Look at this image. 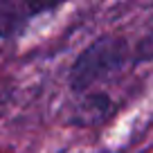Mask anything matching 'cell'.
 Listing matches in <instances>:
<instances>
[{"instance_id": "1", "label": "cell", "mask_w": 153, "mask_h": 153, "mask_svg": "<svg viewBox=\"0 0 153 153\" xmlns=\"http://www.w3.org/2000/svg\"><path fill=\"white\" fill-rule=\"evenodd\" d=\"M128 65H133L131 43L124 36L106 34V36L95 38L76 56L68 74V83L74 92L83 95V92L95 90L99 83L110 81Z\"/></svg>"}, {"instance_id": "2", "label": "cell", "mask_w": 153, "mask_h": 153, "mask_svg": "<svg viewBox=\"0 0 153 153\" xmlns=\"http://www.w3.org/2000/svg\"><path fill=\"white\" fill-rule=\"evenodd\" d=\"M68 0H0V38L11 41L43 14L56 11Z\"/></svg>"}, {"instance_id": "3", "label": "cell", "mask_w": 153, "mask_h": 153, "mask_svg": "<svg viewBox=\"0 0 153 153\" xmlns=\"http://www.w3.org/2000/svg\"><path fill=\"white\" fill-rule=\"evenodd\" d=\"M113 99H110L108 92H83V99L79 101V106L74 108V117L72 120L76 122L79 126H95L106 122L113 115Z\"/></svg>"}, {"instance_id": "4", "label": "cell", "mask_w": 153, "mask_h": 153, "mask_svg": "<svg viewBox=\"0 0 153 153\" xmlns=\"http://www.w3.org/2000/svg\"><path fill=\"white\" fill-rule=\"evenodd\" d=\"M144 61H153V32L144 36L137 43V48L133 50V63H144Z\"/></svg>"}]
</instances>
